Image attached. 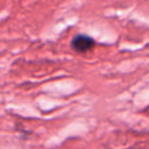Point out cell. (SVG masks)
Instances as JSON below:
<instances>
[{
	"label": "cell",
	"instance_id": "cell-1",
	"mask_svg": "<svg viewBox=\"0 0 149 149\" xmlns=\"http://www.w3.org/2000/svg\"><path fill=\"white\" fill-rule=\"evenodd\" d=\"M71 47L77 52H86L94 47V41L92 37H90L87 35L79 34L72 38Z\"/></svg>",
	"mask_w": 149,
	"mask_h": 149
}]
</instances>
